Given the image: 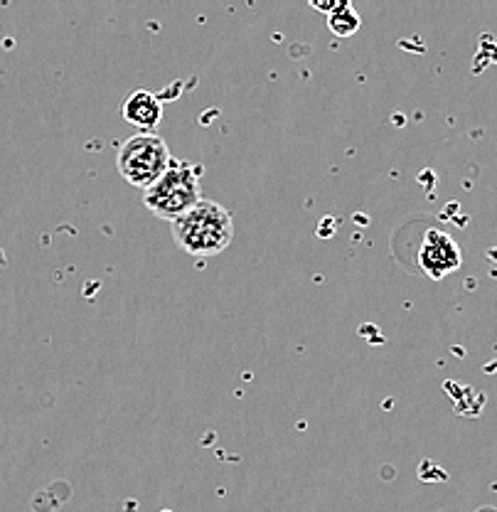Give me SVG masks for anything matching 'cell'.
Returning <instances> with one entry per match:
<instances>
[{
    "label": "cell",
    "instance_id": "cell-6",
    "mask_svg": "<svg viewBox=\"0 0 497 512\" xmlns=\"http://www.w3.org/2000/svg\"><path fill=\"white\" fill-rule=\"evenodd\" d=\"M325 18H328V30L333 32L335 37H352L362 25L360 15L352 8V3H342V0L338 3V8L330 15H325Z\"/></svg>",
    "mask_w": 497,
    "mask_h": 512
},
{
    "label": "cell",
    "instance_id": "cell-2",
    "mask_svg": "<svg viewBox=\"0 0 497 512\" xmlns=\"http://www.w3.org/2000/svg\"><path fill=\"white\" fill-rule=\"evenodd\" d=\"M202 200V168L190 160L173 158L170 168L143 190V205L158 220L175 222Z\"/></svg>",
    "mask_w": 497,
    "mask_h": 512
},
{
    "label": "cell",
    "instance_id": "cell-3",
    "mask_svg": "<svg viewBox=\"0 0 497 512\" xmlns=\"http://www.w3.org/2000/svg\"><path fill=\"white\" fill-rule=\"evenodd\" d=\"M173 156L158 133H136L121 143L116 153V168L133 188L148 190L170 168Z\"/></svg>",
    "mask_w": 497,
    "mask_h": 512
},
{
    "label": "cell",
    "instance_id": "cell-4",
    "mask_svg": "<svg viewBox=\"0 0 497 512\" xmlns=\"http://www.w3.org/2000/svg\"><path fill=\"white\" fill-rule=\"evenodd\" d=\"M416 261H419V269L424 271L429 279L441 281L446 279V276H451L453 271L461 269L463 252L451 234L441 232V229H429V232L424 234V239H421Z\"/></svg>",
    "mask_w": 497,
    "mask_h": 512
},
{
    "label": "cell",
    "instance_id": "cell-7",
    "mask_svg": "<svg viewBox=\"0 0 497 512\" xmlns=\"http://www.w3.org/2000/svg\"><path fill=\"white\" fill-rule=\"evenodd\" d=\"M338 3H340V0H328V3H318V0H313L311 8L320 10V13H325V15H330L335 8H338Z\"/></svg>",
    "mask_w": 497,
    "mask_h": 512
},
{
    "label": "cell",
    "instance_id": "cell-1",
    "mask_svg": "<svg viewBox=\"0 0 497 512\" xmlns=\"http://www.w3.org/2000/svg\"><path fill=\"white\" fill-rule=\"evenodd\" d=\"M173 237L190 256H217L232 244L234 217L227 207L202 197L192 210L173 222Z\"/></svg>",
    "mask_w": 497,
    "mask_h": 512
},
{
    "label": "cell",
    "instance_id": "cell-5",
    "mask_svg": "<svg viewBox=\"0 0 497 512\" xmlns=\"http://www.w3.org/2000/svg\"><path fill=\"white\" fill-rule=\"evenodd\" d=\"M124 119L126 124L136 126L141 133H156L160 121H163V104L153 92L138 89V92L126 96Z\"/></svg>",
    "mask_w": 497,
    "mask_h": 512
}]
</instances>
